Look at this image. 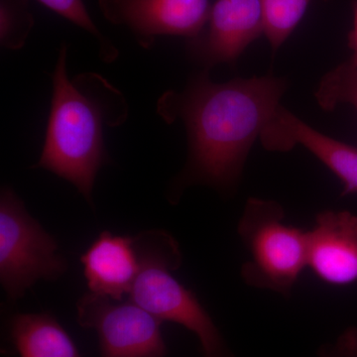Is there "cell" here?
Returning a JSON list of instances; mask_svg holds the SVG:
<instances>
[{
  "label": "cell",
  "instance_id": "obj_1",
  "mask_svg": "<svg viewBox=\"0 0 357 357\" xmlns=\"http://www.w3.org/2000/svg\"><path fill=\"white\" fill-rule=\"evenodd\" d=\"M286 89L285 79L271 74L218 84L206 70L183 91L164 93L157 112L169 123L182 121L189 141L187 165L175 183L177 197L194 185L225 196L236 192L251 148Z\"/></svg>",
  "mask_w": 357,
  "mask_h": 357
},
{
  "label": "cell",
  "instance_id": "obj_2",
  "mask_svg": "<svg viewBox=\"0 0 357 357\" xmlns=\"http://www.w3.org/2000/svg\"><path fill=\"white\" fill-rule=\"evenodd\" d=\"M68 47L59 52L52 75L50 116L37 168L65 178L93 206L96 175L107 163L103 126L109 123L110 102L121 98L102 77L81 75L70 81L67 74Z\"/></svg>",
  "mask_w": 357,
  "mask_h": 357
},
{
  "label": "cell",
  "instance_id": "obj_3",
  "mask_svg": "<svg viewBox=\"0 0 357 357\" xmlns=\"http://www.w3.org/2000/svg\"><path fill=\"white\" fill-rule=\"evenodd\" d=\"M140 272L128 299L161 321H173L199 338L202 357H234L227 340L196 294L173 276L182 264L175 238L162 230L133 236Z\"/></svg>",
  "mask_w": 357,
  "mask_h": 357
},
{
  "label": "cell",
  "instance_id": "obj_4",
  "mask_svg": "<svg viewBox=\"0 0 357 357\" xmlns=\"http://www.w3.org/2000/svg\"><path fill=\"white\" fill-rule=\"evenodd\" d=\"M285 217L278 202L249 198L237 234L248 253L241 270L245 285L289 299L307 268V229L288 225Z\"/></svg>",
  "mask_w": 357,
  "mask_h": 357
},
{
  "label": "cell",
  "instance_id": "obj_5",
  "mask_svg": "<svg viewBox=\"0 0 357 357\" xmlns=\"http://www.w3.org/2000/svg\"><path fill=\"white\" fill-rule=\"evenodd\" d=\"M53 236L29 215L22 199L9 188L0 195V282L9 300L16 301L37 281H55L67 271Z\"/></svg>",
  "mask_w": 357,
  "mask_h": 357
},
{
  "label": "cell",
  "instance_id": "obj_6",
  "mask_svg": "<svg viewBox=\"0 0 357 357\" xmlns=\"http://www.w3.org/2000/svg\"><path fill=\"white\" fill-rule=\"evenodd\" d=\"M79 326L98 333L100 357H165L162 321L131 300L86 293L77 303Z\"/></svg>",
  "mask_w": 357,
  "mask_h": 357
},
{
  "label": "cell",
  "instance_id": "obj_7",
  "mask_svg": "<svg viewBox=\"0 0 357 357\" xmlns=\"http://www.w3.org/2000/svg\"><path fill=\"white\" fill-rule=\"evenodd\" d=\"M109 22L131 30L138 43L151 46L161 35L196 38L210 16V0H98Z\"/></svg>",
  "mask_w": 357,
  "mask_h": 357
},
{
  "label": "cell",
  "instance_id": "obj_8",
  "mask_svg": "<svg viewBox=\"0 0 357 357\" xmlns=\"http://www.w3.org/2000/svg\"><path fill=\"white\" fill-rule=\"evenodd\" d=\"M265 31L262 0H217L204 29L190 40V54L206 67L234 64Z\"/></svg>",
  "mask_w": 357,
  "mask_h": 357
},
{
  "label": "cell",
  "instance_id": "obj_9",
  "mask_svg": "<svg viewBox=\"0 0 357 357\" xmlns=\"http://www.w3.org/2000/svg\"><path fill=\"white\" fill-rule=\"evenodd\" d=\"M268 151L287 152L306 148L344 185L342 196L357 192V147L319 132L279 105L260 136Z\"/></svg>",
  "mask_w": 357,
  "mask_h": 357
},
{
  "label": "cell",
  "instance_id": "obj_10",
  "mask_svg": "<svg viewBox=\"0 0 357 357\" xmlns=\"http://www.w3.org/2000/svg\"><path fill=\"white\" fill-rule=\"evenodd\" d=\"M307 268L328 285L357 281V215L326 210L307 229Z\"/></svg>",
  "mask_w": 357,
  "mask_h": 357
},
{
  "label": "cell",
  "instance_id": "obj_11",
  "mask_svg": "<svg viewBox=\"0 0 357 357\" xmlns=\"http://www.w3.org/2000/svg\"><path fill=\"white\" fill-rule=\"evenodd\" d=\"M89 291L114 301H123L140 272L133 236L103 231L81 256Z\"/></svg>",
  "mask_w": 357,
  "mask_h": 357
},
{
  "label": "cell",
  "instance_id": "obj_12",
  "mask_svg": "<svg viewBox=\"0 0 357 357\" xmlns=\"http://www.w3.org/2000/svg\"><path fill=\"white\" fill-rule=\"evenodd\" d=\"M8 326L20 357H81L69 333L48 312L13 314Z\"/></svg>",
  "mask_w": 357,
  "mask_h": 357
},
{
  "label": "cell",
  "instance_id": "obj_13",
  "mask_svg": "<svg viewBox=\"0 0 357 357\" xmlns=\"http://www.w3.org/2000/svg\"><path fill=\"white\" fill-rule=\"evenodd\" d=\"M314 98L325 112H333L344 103L357 110L356 66L347 61L326 73L314 91Z\"/></svg>",
  "mask_w": 357,
  "mask_h": 357
},
{
  "label": "cell",
  "instance_id": "obj_14",
  "mask_svg": "<svg viewBox=\"0 0 357 357\" xmlns=\"http://www.w3.org/2000/svg\"><path fill=\"white\" fill-rule=\"evenodd\" d=\"M264 35L273 52L278 50L304 17L311 0H262Z\"/></svg>",
  "mask_w": 357,
  "mask_h": 357
},
{
  "label": "cell",
  "instance_id": "obj_15",
  "mask_svg": "<svg viewBox=\"0 0 357 357\" xmlns=\"http://www.w3.org/2000/svg\"><path fill=\"white\" fill-rule=\"evenodd\" d=\"M34 26L27 0L0 1V41L4 48L18 50L24 46Z\"/></svg>",
  "mask_w": 357,
  "mask_h": 357
},
{
  "label": "cell",
  "instance_id": "obj_16",
  "mask_svg": "<svg viewBox=\"0 0 357 357\" xmlns=\"http://www.w3.org/2000/svg\"><path fill=\"white\" fill-rule=\"evenodd\" d=\"M47 8L69 20L73 24L79 26L93 35L100 45V57L105 62H114L119 56V52L102 36L91 20L83 0H38Z\"/></svg>",
  "mask_w": 357,
  "mask_h": 357
},
{
  "label": "cell",
  "instance_id": "obj_17",
  "mask_svg": "<svg viewBox=\"0 0 357 357\" xmlns=\"http://www.w3.org/2000/svg\"><path fill=\"white\" fill-rule=\"evenodd\" d=\"M319 357H357V326L347 328L333 344L323 345Z\"/></svg>",
  "mask_w": 357,
  "mask_h": 357
},
{
  "label": "cell",
  "instance_id": "obj_18",
  "mask_svg": "<svg viewBox=\"0 0 357 357\" xmlns=\"http://www.w3.org/2000/svg\"><path fill=\"white\" fill-rule=\"evenodd\" d=\"M352 13H354V27L349 34V47L352 51V56L349 62L357 67V0L352 3Z\"/></svg>",
  "mask_w": 357,
  "mask_h": 357
}]
</instances>
